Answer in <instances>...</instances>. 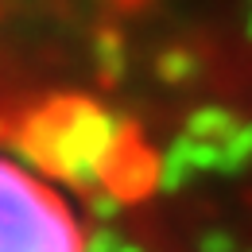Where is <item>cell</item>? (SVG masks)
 <instances>
[{"instance_id":"obj_1","label":"cell","mask_w":252,"mask_h":252,"mask_svg":"<svg viewBox=\"0 0 252 252\" xmlns=\"http://www.w3.org/2000/svg\"><path fill=\"white\" fill-rule=\"evenodd\" d=\"M0 152L148 252L252 249V0H0Z\"/></svg>"},{"instance_id":"obj_2","label":"cell","mask_w":252,"mask_h":252,"mask_svg":"<svg viewBox=\"0 0 252 252\" xmlns=\"http://www.w3.org/2000/svg\"><path fill=\"white\" fill-rule=\"evenodd\" d=\"M0 252H90L74 194L8 152H0Z\"/></svg>"},{"instance_id":"obj_3","label":"cell","mask_w":252,"mask_h":252,"mask_svg":"<svg viewBox=\"0 0 252 252\" xmlns=\"http://www.w3.org/2000/svg\"><path fill=\"white\" fill-rule=\"evenodd\" d=\"M221 252H252V249H221Z\"/></svg>"}]
</instances>
